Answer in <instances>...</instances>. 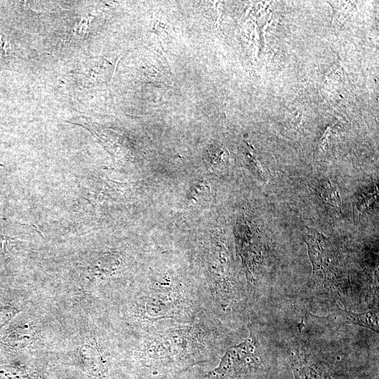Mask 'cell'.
Here are the masks:
<instances>
[{"instance_id":"6da1fadb","label":"cell","mask_w":379,"mask_h":379,"mask_svg":"<svg viewBox=\"0 0 379 379\" xmlns=\"http://www.w3.org/2000/svg\"><path fill=\"white\" fill-rule=\"evenodd\" d=\"M255 344L252 338L227 350L218 366L208 373V379H225L241 373L255 360Z\"/></svg>"},{"instance_id":"7a4b0ae2","label":"cell","mask_w":379,"mask_h":379,"mask_svg":"<svg viewBox=\"0 0 379 379\" xmlns=\"http://www.w3.org/2000/svg\"><path fill=\"white\" fill-rule=\"evenodd\" d=\"M305 241L308 246V251L314 274L321 279V282L326 285L330 283L331 277L329 272L333 267L334 257L329 241L316 230L307 227Z\"/></svg>"},{"instance_id":"3957f363","label":"cell","mask_w":379,"mask_h":379,"mask_svg":"<svg viewBox=\"0 0 379 379\" xmlns=\"http://www.w3.org/2000/svg\"><path fill=\"white\" fill-rule=\"evenodd\" d=\"M337 325L354 324L378 331V317L375 310L356 313L350 310L339 309L324 318Z\"/></svg>"},{"instance_id":"277c9868","label":"cell","mask_w":379,"mask_h":379,"mask_svg":"<svg viewBox=\"0 0 379 379\" xmlns=\"http://www.w3.org/2000/svg\"><path fill=\"white\" fill-rule=\"evenodd\" d=\"M83 366L86 372L98 378L103 375V366L97 350L88 345H84L79 352Z\"/></svg>"},{"instance_id":"5b68a950","label":"cell","mask_w":379,"mask_h":379,"mask_svg":"<svg viewBox=\"0 0 379 379\" xmlns=\"http://www.w3.org/2000/svg\"><path fill=\"white\" fill-rule=\"evenodd\" d=\"M33 338L32 329L27 326L11 328L3 337L2 342L13 349H20L28 345Z\"/></svg>"},{"instance_id":"8992f818","label":"cell","mask_w":379,"mask_h":379,"mask_svg":"<svg viewBox=\"0 0 379 379\" xmlns=\"http://www.w3.org/2000/svg\"><path fill=\"white\" fill-rule=\"evenodd\" d=\"M321 198L335 208L341 210V200L337 188L329 181H321L319 185Z\"/></svg>"},{"instance_id":"52a82bcc","label":"cell","mask_w":379,"mask_h":379,"mask_svg":"<svg viewBox=\"0 0 379 379\" xmlns=\"http://www.w3.org/2000/svg\"><path fill=\"white\" fill-rule=\"evenodd\" d=\"M291 360L295 379H321L317 370L301 361L298 356Z\"/></svg>"},{"instance_id":"ba28073f","label":"cell","mask_w":379,"mask_h":379,"mask_svg":"<svg viewBox=\"0 0 379 379\" xmlns=\"http://www.w3.org/2000/svg\"><path fill=\"white\" fill-rule=\"evenodd\" d=\"M377 188L374 191L364 192L357 198L354 208L355 218H358L377 198Z\"/></svg>"},{"instance_id":"9c48e42d","label":"cell","mask_w":379,"mask_h":379,"mask_svg":"<svg viewBox=\"0 0 379 379\" xmlns=\"http://www.w3.org/2000/svg\"><path fill=\"white\" fill-rule=\"evenodd\" d=\"M0 379H31L25 369L11 365H0Z\"/></svg>"},{"instance_id":"30bf717a","label":"cell","mask_w":379,"mask_h":379,"mask_svg":"<svg viewBox=\"0 0 379 379\" xmlns=\"http://www.w3.org/2000/svg\"><path fill=\"white\" fill-rule=\"evenodd\" d=\"M19 311L13 306L6 305L0 307V328L8 324Z\"/></svg>"}]
</instances>
